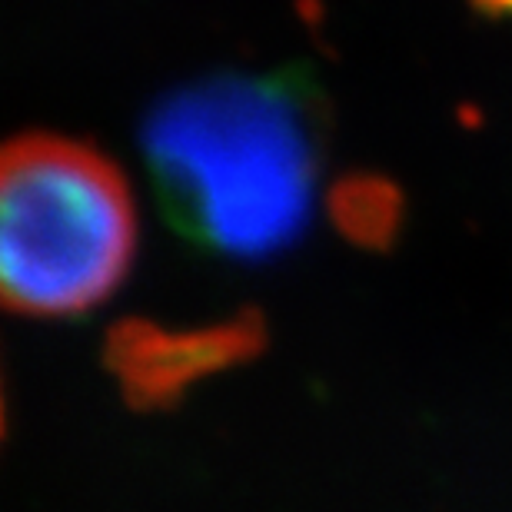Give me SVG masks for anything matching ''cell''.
<instances>
[{
  "instance_id": "4",
  "label": "cell",
  "mask_w": 512,
  "mask_h": 512,
  "mask_svg": "<svg viewBox=\"0 0 512 512\" xmlns=\"http://www.w3.org/2000/svg\"><path fill=\"white\" fill-rule=\"evenodd\" d=\"M333 227L363 250H389L403 227V193L380 173L336 180L326 200Z\"/></svg>"
},
{
  "instance_id": "5",
  "label": "cell",
  "mask_w": 512,
  "mask_h": 512,
  "mask_svg": "<svg viewBox=\"0 0 512 512\" xmlns=\"http://www.w3.org/2000/svg\"><path fill=\"white\" fill-rule=\"evenodd\" d=\"M486 17H512V0H469Z\"/></svg>"
},
{
  "instance_id": "2",
  "label": "cell",
  "mask_w": 512,
  "mask_h": 512,
  "mask_svg": "<svg viewBox=\"0 0 512 512\" xmlns=\"http://www.w3.org/2000/svg\"><path fill=\"white\" fill-rule=\"evenodd\" d=\"M137 220L124 173L90 143L24 133L0 157V293L10 313L70 316L124 280Z\"/></svg>"
},
{
  "instance_id": "1",
  "label": "cell",
  "mask_w": 512,
  "mask_h": 512,
  "mask_svg": "<svg viewBox=\"0 0 512 512\" xmlns=\"http://www.w3.org/2000/svg\"><path fill=\"white\" fill-rule=\"evenodd\" d=\"M326 107L303 70L210 77L150 110L143 153L170 223L237 260H263L306 227Z\"/></svg>"
},
{
  "instance_id": "3",
  "label": "cell",
  "mask_w": 512,
  "mask_h": 512,
  "mask_svg": "<svg viewBox=\"0 0 512 512\" xmlns=\"http://www.w3.org/2000/svg\"><path fill=\"white\" fill-rule=\"evenodd\" d=\"M263 350L266 323L256 310L193 330H163L150 320H120L107 333L104 363L117 376L127 406L170 409L193 383L247 363Z\"/></svg>"
}]
</instances>
